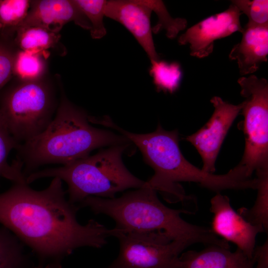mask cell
Wrapping results in <instances>:
<instances>
[{"mask_svg": "<svg viewBox=\"0 0 268 268\" xmlns=\"http://www.w3.org/2000/svg\"><path fill=\"white\" fill-rule=\"evenodd\" d=\"M244 98L241 112L245 146L240 165L251 177L254 171L268 169V82L254 74L238 79Z\"/></svg>", "mask_w": 268, "mask_h": 268, "instance_id": "52a82bcc", "label": "cell"}, {"mask_svg": "<svg viewBox=\"0 0 268 268\" xmlns=\"http://www.w3.org/2000/svg\"></svg>", "mask_w": 268, "mask_h": 268, "instance_id": "f1b7e54d", "label": "cell"}, {"mask_svg": "<svg viewBox=\"0 0 268 268\" xmlns=\"http://www.w3.org/2000/svg\"><path fill=\"white\" fill-rule=\"evenodd\" d=\"M152 9L147 0H107L105 16L123 25L144 50L150 62L159 60L152 37Z\"/></svg>", "mask_w": 268, "mask_h": 268, "instance_id": "7c38bea8", "label": "cell"}, {"mask_svg": "<svg viewBox=\"0 0 268 268\" xmlns=\"http://www.w3.org/2000/svg\"><path fill=\"white\" fill-rule=\"evenodd\" d=\"M24 245L9 230L0 227V268H29Z\"/></svg>", "mask_w": 268, "mask_h": 268, "instance_id": "d6986e66", "label": "cell"}, {"mask_svg": "<svg viewBox=\"0 0 268 268\" xmlns=\"http://www.w3.org/2000/svg\"><path fill=\"white\" fill-rule=\"evenodd\" d=\"M253 257L255 260L254 268H268V239L262 245L255 247Z\"/></svg>", "mask_w": 268, "mask_h": 268, "instance_id": "4316f807", "label": "cell"}, {"mask_svg": "<svg viewBox=\"0 0 268 268\" xmlns=\"http://www.w3.org/2000/svg\"><path fill=\"white\" fill-rule=\"evenodd\" d=\"M46 67L43 55L18 50L14 60L13 75L20 82L40 80L46 72Z\"/></svg>", "mask_w": 268, "mask_h": 268, "instance_id": "44dd1931", "label": "cell"}, {"mask_svg": "<svg viewBox=\"0 0 268 268\" xmlns=\"http://www.w3.org/2000/svg\"><path fill=\"white\" fill-rule=\"evenodd\" d=\"M74 2L83 12L88 20L91 29V37L99 39L106 33L103 19L107 0H74Z\"/></svg>", "mask_w": 268, "mask_h": 268, "instance_id": "603a6c76", "label": "cell"}, {"mask_svg": "<svg viewBox=\"0 0 268 268\" xmlns=\"http://www.w3.org/2000/svg\"><path fill=\"white\" fill-rule=\"evenodd\" d=\"M258 180L257 196L253 206L241 207L238 210L247 221L262 226L265 232L268 230V170L256 172Z\"/></svg>", "mask_w": 268, "mask_h": 268, "instance_id": "ffe728a7", "label": "cell"}, {"mask_svg": "<svg viewBox=\"0 0 268 268\" xmlns=\"http://www.w3.org/2000/svg\"><path fill=\"white\" fill-rule=\"evenodd\" d=\"M214 107L209 120L197 132L185 137L198 150L203 163L202 170L213 174L215 164L222 143L233 121L241 111L242 103L233 105L214 96L210 99Z\"/></svg>", "mask_w": 268, "mask_h": 268, "instance_id": "9c48e42d", "label": "cell"}, {"mask_svg": "<svg viewBox=\"0 0 268 268\" xmlns=\"http://www.w3.org/2000/svg\"><path fill=\"white\" fill-rule=\"evenodd\" d=\"M120 249L109 268H180L179 257L189 246L161 232H123Z\"/></svg>", "mask_w": 268, "mask_h": 268, "instance_id": "ba28073f", "label": "cell"}, {"mask_svg": "<svg viewBox=\"0 0 268 268\" xmlns=\"http://www.w3.org/2000/svg\"><path fill=\"white\" fill-rule=\"evenodd\" d=\"M128 146V143L109 146L70 163L32 172L26 177V182L58 178L67 183L68 200L73 204H79L90 196L114 199L119 192L140 188L145 184L123 163L122 155Z\"/></svg>", "mask_w": 268, "mask_h": 268, "instance_id": "5b68a950", "label": "cell"}, {"mask_svg": "<svg viewBox=\"0 0 268 268\" xmlns=\"http://www.w3.org/2000/svg\"><path fill=\"white\" fill-rule=\"evenodd\" d=\"M240 42L231 49L229 58L237 61L240 75L253 73L268 61V25H245Z\"/></svg>", "mask_w": 268, "mask_h": 268, "instance_id": "5bb4252c", "label": "cell"}, {"mask_svg": "<svg viewBox=\"0 0 268 268\" xmlns=\"http://www.w3.org/2000/svg\"><path fill=\"white\" fill-rule=\"evenodd\" d=\"M59 33L38 27H21L17 31L13 39L18 50L31 53L43 55L52 49L60 52L62 45Z\"/></svg>", "mask_w": 268, "mask_h": 268, "instance_id": "2e32d148", "label": "cell"}, {"mask_svg": "<svg viewBox=\"0 0 268 268\" xmlns=\"http://www.w3.org/2000/svg\"><path fill=\"white\" fill-rule=\"evenodd\" d=\"M120 133L138 148L145 162L154 171L145 185L158 192L168 202H181L189 211L196 210L190 205L197 206V201L186 195L180 182H195L216 193L255 187V180L248 177L239 165L226 174L216 175L191 164L181 151L177 130L166 131L159 124L155 131L148 134H134L122 129Z\"/></svg>", "mask_w": 268, "mask_h": 268, "instance_id": "7a4b0ae2", "label": "cell"}, {"mask_svg": "<svg viewBox=\"0 0 268 268\" xmlns=\"http://www.w3.org/2000/svg\"><path fill=\"white\" fill-rule=\"evenodd\" d=\"M180 268H254L255 260L239 249L231 252L216 245L200 251H188L179 257Z\"/></svg>", "mask_w": 268, "mask_h": 268, "instance_id": "9a60e30c", "label": "cell"}, {"mask_svg": "<svg viewBox=\"0 0 268 268\" xmlns=\"http://www.w3.org/2000/svg\"><path fill=\"white\" fill-rule=\"evenodd\" d=\"M210 211L213 214L211 230L221 239L235 244L237 249L253 258L256 239L264 228L247 221L232 208L229 198L220 193L210 200Z\"/></svg>", "mask_w": 268, "mask_h": 268, "instance_id": "30bf717a", "label": "cell"}, {"mask_svg": "<svg viewBox=\"0 0 268 268\" xmlns=\"http://www.w3.org/2000/svg\"><path fill=\"white\" fill-rule=\"evenodd\" d=\"M66 193L63 181L55 177L43 190L13 183L0 194V224L36 255L37 268H62L63 259L75 250L101 248L107 238L120 232L94 219L80 224L76 215L81 207L71 203Z\"/></svg>", "mask_w": 268, "mask_h": 268, "instance_id": "6da1fadb", "label": "cell"}, {"mask_svg": "<svg viewBox=\"0 0 268 268\" xmlns=\"http://www.w3.org/2000/svg\"><path fill=\"white\" fill-rule=\"evenodd\" d=\"M149 74L158 91L174 93L179 87L182 77L180 66L177 62L151 61Z\"/></svg>", "mask_w": 268, "mask_h": 268, "instance_id": "7402d4cb", "label": "cell"}, {"mask_svg": "<svg viewBox=\"0 0 268 268\" xmlns=\"http://www.w3.org/2000/svg\"><path fill=\"white\" fill-rule=\"evenodd\" d=\"M89 122L86 112L63 95L56 115L47 128L20 143L16 149L18 159L24 166L25 178L40 166L66 165L88 156L95 149L130 142L124 135L95 128Z\"/></svg>", "mask_w": 268, "mask_h": 268, "instance_id": "277c9868", "label": "cell"}, {"mask_svg": "<svg viewBox=\"0 0 268 268\" xmlns=\"http://www.w3.org/2000/svg\"><path fill=\"white\" fill-rule=\"evenodd\" d=\"M18 50L13 40L0 38V90L13 76L14 60Z\"/></svg>", "mask_w": 268, "mask_h": 268, "instance_id": "484cf974", "label": "cell"}, {"mask_svg": "<svg viewBox=\"0 0 268 268\" xmlns=\"http://www.w3.org/2000/svg\"><path fill=\"white\" fill-rule=\"evenodd\" d=\"M79 205L96 214L110 216L115 221V228L123 232H161L172 240L189 246L200 243L230 248L228 242L216 235L211 228L184 220L181 214H191L188 210L166 206L158 199L157 192L145 184L118 198L90 196Z\"/></svg>", "mask_w": 268, "mask_h": 268, "instance_id": "3957f363", "label": "cell"}, {"mask_svg": "<svg viewBox=\"0 0 268 268\" xmlns=\"http://www.w3.org/2000/svg\"><path fill=\"white\" fill-rule=\"evenodd\" d=\"M19 144L10 134L0 113V179L4 178L13 183H26L22 170V163L18 159L11 164L8 161L10 152L17 149Z\"/></svg>", "mask_w": 268, "mask_h": 268, "instance_id": "e0dca14e", "label": "cell"}, {"mask_svg": "<svg viewBox=\"0 0 268 268\" xmlns=\"http://www.w3.org/2000/svg\"><path fill=\"white\" fill-rule=\"evenodd\" d=\"M30 5L28 0H0V38L14 39Z\"/></svg>", "mask_w": 268, "mask_h": 268, "instance_id": "ac0fdd59", "label": "cell"}, {"mask_svg": "<svg viewBox=\"0 0 268 268\" xmlns=\"http://www.w3.org/2000/svg\"><path fill=\"white\" fill-rule=\"evenodd\" d=\"M55 109L53 90L42 79L12 85L0 101V113L20 144L43 132L53 120Z\"/></svg>", "mask_w": 268, "mask_h": 268, "instance_id": "8992f818", "label": "cell"}, {"mask_svg": "<svg viewBox=\"0 0 268 268\" xmlns=\"http://www.w3.org/2000/svg\"><path fill=\"white\" fill-rule=\"evenodd\" d=\"M231 3L247 15L248 22L246 25H268V0H233Z\"/></svg>", "mask_w": 268, "mask_h": 268, "instance_id": "d4e9b609", "label": "cell"}, {"mask_svg": "<svg viewBox=\"0 0 268 268\" xmlns=\"http://www.w3.org/2000/svg\"><path fill=\"white\" fill-rule=\"evenodd\" d=\"M147 0L152 11L156 13L158 18L157 24L152 28L153 32L157 33L161 29H165L167 36L173 38L177 36L180 31L186 28L187 25L186 20L172 17L162 1Z\"/></svg>", "mask_w": 268, "mask_h": 268, "instance_id": "cb8c5ba5", "label": "cell"}, {"mask_svg": "<svg viewBox=\"0 0 268 268\" xmlns=\"http://www.w3.org/2000/svg\"><path fill=\"white\" fill-rule=\"evenodd\" d=\"M109 268L108 267V268Z\"/></svg>", "mask_w": 268, "mask_h": 268, "instance_id": "83f0119b", "label": "cell"}, {"mask_svg": "<svg viewBox=\"0 0 268 268\" xmlns=\"http://www.w3.org/2000/svg\"><path fill=\"white\" fill-rule=\"evenodd\" d=\"M73 22L90 30V24L74 0H30L27 15L21 27H38L59 33L67 23Z\"/></svg>", "mask_w": 268, "mask_h": 268, "instance_id": "4fadbf2b", "label": "cell"}, {"mask_svg": "<svg viewBox=\"0 0 268 268\" xmlns=\"http://www.w3.org/2000/svg\"><path fill=\"white\" fill-rule=\"evenodd\" d=\"M242 13L234 4L220 13L207 17L188 28L178 39L180 45L188 44L190 55L204 58L212 53L214 41L242 32L240 17Z\"/></svg>", "mask_w": 268, "mask_h": 268, "instance_id": "8fae6325", "label": "cell"}]
</instances>
